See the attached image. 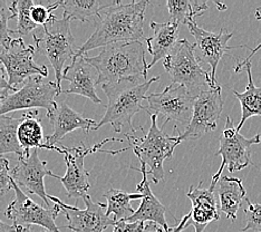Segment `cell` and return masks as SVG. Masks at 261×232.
<instances>
[{
	"label": "cell",
	"instance_id": "6da1fadb",
	"mask_svg": "<svg viewBox=\"0 0 261 232\" xmlns=\"http://www.w3.org/2000/svg\"><path fill=\"white\" fill-rule=\"evenodd\" d=\"M149 2L121 3L100 13L95 20V32L91 35L74 57L84 56L90 50L98 47H108L115 44L140 41L144 37V14Z\"/></svg>",
	"mask_w": 261,
	"mask_h": 232
},
{
	"label": "cell",
	"instance_id": "7a4b0ae2",
	"mask_svg": "<svg viewBox=\"0 0 261 232\" xmlns=\"http://www.w3.org/2000/svg\"><path fill=\"white\" fill-rule=\"evenodd\" d=\"M85 61L96 69L97 85L112 84L125 80L147 79L149 63L141 41L115 44L105 47L98 55Z\"/></svg>",
	"mask_w": 261,
	"mask_h": 232
},
{
	"label": "cell",
	"instance_id": "3957f363",
	"mask_svg": "<svg viewBox=\"0 0 261 232\" xmlns=\"http://www.w3.org/2000/svg\"><path fill=\"white\" fill-rule=\"evenodd\" d=\"M159 80L160 77L156 76L151 80H125L102 85L109 102L105 114L95 130L110 124L116 133H121L124 126H129L135 133V128L132 125L133 116L143 110L142 100L146 98L147 92L153 83Z\"/></svg>",
	"mask_w": 261,
	"mask_h": 232
},
{
	"label": "cell",
	"instance_id": "277c9868",
	"mask_svg": "<svg viewBox=\"0 0 261 232\" xmlns=\"http://www.w3.org/2000/svg\"><path fill=\"white\" fill-rule=\"evenodd\" d=\"M70 20L66 18L58 19L56 16L45 27L38 28L33 34L36 51L48 58L55 71V83L59 94H62L63 67L68 59L74 58L75 38L70 31Z\"/></svg>",
	"mask_w": 261,
	"mask_h": 232
},
{
	"label": "cell",
	"instance_id": "5b68a950",
	"mask_svg": "<svg viewBox=\"0 0 261 232\" xmlns=\"http://www.w3.org/2000/svg\"><path fill=\"white\" fill-rule=\"evenodd\" d=\"M163 66L173 84L186 87L195 97L218 86L212 82L210 73L201 67L195 55V44L186 38L177 41L174 49L163 61Z\"/></svg>",
	"mask_w": 261,
	"mask_h": 232
},
{
	"label": "cell",
	"instance_id": "8992f818",
	"mask_svg": "<svg viewBox=\"0 0 261 232\" xmlns=\"http://www.w3.org/2000/svg\"><path fill=\"white\" fill-rule=\"evenodd\" d=\"M151 127L147 134L135 138L134 134H126L133 152L139 158L141 166H145L152 181L159 183L164 177L163 163L173 156L175 147L180 144L179 136H170L158 126V115H151Z\"/></svg>",
	"mask_w": 261,
	"mask_h": 232
},
{
	"label": "cell",
	"instance_id": "52a82bcc",
	"mask_svg": "<svg viewBox=\"0 0 261 232\" xmlns=\"http://www.w3.org/2000/svg\"><path fill=\"white\" fill-rule=\"evenodd\" d=\"M219 150L216 152V156L222 158V162L217 173L212 176L211 189L215 190L218 181L221 178V174L227 166L229 172L233 173L237 171H241L248 168L251 164L250 147L261 143V133L256 134L251 139H247L241 135L234 127L231 117H227L225 126L219 138Z\"/></svg>",
	"mask_w": 261,
	"mask_h": 232
},
{
	"label": "cell",
	"instance_id": "ba28073f",
	"mask_svg": "<svg viewBox=\"0 0 261 232\" xmlns=\"http://www.w3.org/2000/svg\"><path fill=\"white\" fill-rule=\"evenodd\" d=\"M108 142H123V140L117 139V138L105 139L104 141L99 142L97 144H95L91 147H86L84 144H82L79 147H72V148L64 146L63 156L67 168L66 174L64 176L57 175L56 178H58V180L63 183V186L67 192L68 198H75V199L84 198L85 195H87L88 189L91 188L90 181H88L90 173H88L87 170H85V166H84L85 157L97 152L115 156V154L123 153L129 148V147H125L118 151L102 150V146Z\"/></svg>",
	"mask_w": 261,
	"mask_h": 232
},
{
	"label": "cell",
	"instance_id": "9c48e42d",
	"mask_svg": "<svg viewBox=\"0 0 261 232\" xmlns=\"http://www.w3.org/2000/svg\"><path fill=\"white\" fill-rule=\"evenodd\" d=\"M57 95L59 92L55 82L43 76L31 77L21 88L10 94L0 105V116L27 109H45L49 114L57 106L55 102Z\"/></svg>",
	"mask_w": 261,
	"mask_h": 232
},
{
	"label": "cell",
	"instance_id": "30bf717a",
	"mask_svg": "<svg viewBox=\"0 0 261 232\" xmlns=\"http://www.w3.org/2000/svg\"><path fill=\"white\" fill-rule=\"evenodd\" d=\"M195 98L197 97L193 96L186 87L172 83L161 93L147 95L145 98L147 106H143V110L149 113L151 111L155 112L154 114L156 115H163L165 118L163 126L168 122L174 121L187 127L191 122Z\"/></svg>",
	"mask_w": 261,
	"mask_h": 232
},
{
	"label": "cell",
	"instance_id": "8fae6325",
	"mask_svg": "<svg viewBox=\"0 0 261 232\" xmlns=\"http://www.w3.org/2000/svg\"><path fill=\"white\" fill-rule=\"evenodd\" d=\"M13 190L16 198L7 207L5 216L13 221L16 228L18 227H31L33 224L40 225L49 232H61L55 223L62 208L58 204L51 207L40 205L34 202L29 196L17 186L11 178Z\"/></svg>",
	"mask_w": 261,
	"mask_h": 232
},
{
	"label": "cell",
	"instance_id": "7c38bea8",
	"mask_svg": "<svg viewBox=\"0 0 261 232\" xmlns=\"http://www.w3.org/2000/svg\"><path fill=\"white\" fill-rule=\"evenodd\" d=\"M221 86L209 88L199 94L195 98L191 122L186 127L185 132L177 131L180 144L185 141L199 140L207 132H212L218 126V121L223 110V98Z\"/></svg>",
	"mask_w": 261,
	"mask_h": 232
},
{
	"label": "cell",
	"instance_id": "4fadbf2b",
	"mask_svg": "<svg viewBox=\"0 0 261 232\" xmlns=\"http://www.w3.org/2000/svg\"><path fill=\"white\" fill-rule=\"evenodd\" d=\"M36 48L26 45L23 38H14L8 48L0 51V63L4 65L8 82L11 87L17 89L34 76H48V68L45 65H37L34 61Z\"/></svg>",
	"mask_w": 261,
	"mask_h": 232
},
{
	"label": "cell",
	"instance_id": "5bb4252c",
	"mask_svg": "<svg viewBox=\"0 0 261 232\" xmlns=\"http://www.w3.org/2000/svg\"><path fill=\"white\" fill-rule=\"evenodd\" d=\"M48 198L62 208L68 221L66 228L73 232H104L109 227H114L116 222L113 218L106 216L104 211L106 204L100 202L95 203L88 194L83 198L86 205L84 210L64 203L54 195H48Z\"/></svg>",
	"mask_w": 261,
	"mask_h": 232
},
{
	"label": "cell",
	"instance_id": "9a60e30c",
	"mask_svg": "<svg viewBox=\"0 0 261 232\" xmlns=\"http://www.w3.org/2000/svg\"><path fill=\"white\" fill-rule=\"evenodd\" d=\"M187 26L195 39V55L199 62L209 65L211 68V80L217 84L216 73L219 63L225 53L236 48V47L228 46L229 40L233 37L234 33H228L224 28H221L218 33L207 32L199 27L195 21L189 22Z\"/></svg>",
	"mask_w": 261,
	"mask_h": 232
},
{
	"label": "cell",
	"instance_id": "2e32d148",
	"mask_svg": "<svg viewBox=\"0 0 261 232\" xmlns=\"http://www.w3.org/2000/svg\"><path fill=\"white\" fill-rule=\"evenodd\" d=\"M47 162L39 159L38 150H33L28 157L18 159L15 168L11 170V178L21 190L36 194L45 202L46 207H51L49 198L46 193L45 177L51 176L56 178V174L46 168Z\"/></svg>",
	"mask_w": 261,
	"mask_h": 232
},
{
	"label": "cell",
	"instance_id": "e0dca14e",
	"mask_svg": "<svg viewBox=\"0 0 261 232\" xmlns=\"http://www.w3.org/2000/svg\"><path fill=\"white\" fill-rule=\"evenodd\" d=\"M97 79L96 69L85 61L84 56L74 57L72 64L63 71V80L69 82L68 89L63 91V93L81 95L95 104H100L102 99L98 97L95 89L97 85Z\"/></svg>",
	"mask_w": 261,
	"mask_h": 232
},
{
	"label": "cell",
	"instance_id": "ac0fdd59",
	"mask_svg": "<svg viewBox=\"0 0 261 232\" xmlns=\"http://www.w3.org/2000/svg\"><path fill=\"white\" fill-rule=\"evenodd\" d=\"M46 115L49 118L53 127L51 134L45 138L46 144L48 145H56L65 135L75 130H82L85 134H88L91 130H95L97 126V123L94 120L83 117L66 103L57 104L56 109Z\"/></svg>",
	"mask_w": 261,
	"mask_h": 232
},
{
	"label": "cell",
	"instance_id": "d6986e66",
	"mask_svg": "<svg viewBox=\"0 0 261 232\" xmlns=\"http://www.w3.org/2000/svg\"><path fill=\"white\" fill-rule=\"evenodd\" d=\"M187 196L192 203L189 225H192L195 232H204L212 221L220 219L215 190L202 188V183H200L199 187H190Z\"/></svg>",
	"mask_w": 261,
	"mask_h": 232
},
{
	"label": "cell",
	"instance_id": "ffe728a7",
	"mask_svg": "<svg viewBox=\"0 0 261 232\" xmlns=\"http://www.w3.org/2000/svg\"><path fill=\"white\" fill-rule=\"evenodd\" d=\"M130 169L139 171L142 173V181L136 186V190L139 193L142 194V202L139 207V209L134 212L133 216L126 219L127 222H155L161 225L165 232L169 231V225L165 219V212H167V208H165L161 202L158 200V198L154 195L153 191L150 188V182L147 178V171L145 166H141V169L130 166Z\"/></svg>",
	"mask_w": 261,
	"mask_h": 232
},
{
	"label": "cell",
	"instance_id": "44dd1931",
	"mask_svg": "<svg viewBox=\"0 0 261 232\" xmlns=\"http://www.w3.org/2000/svg\"><path fill=\"white\" fill-rule=\"evenodd\" d=\"M153 36L146 38L147 50L152 55V61L149 63V70L155 65L160 59L167 58L177 44V36L180 32V25L171 21L159 23L151 22Z\"/></svg>",
	"mask_w": 261,
	"mask_h": 232
},
{
	"label": "cell",
	"instance_id": "7402d4cb",
	"mask_svg": "<svg viewBox=\"0 0 261 232\" xmlns=\"http://www.w3.org/2000/svg\"><path fill=\"white\" fill-rule=\"evenodd\" d=\"M38 111L34 110L26 112L21 115V122L18 127V141L25 152V157L31 154L32 150L46 148V150L56 151L59 154H64V146L59 147L56 145H48L44 143V131L40 120L37 117Z\"/></svg>",
	"mask_w": 261,
	"mask_h": 232
},
{
	"label": "cell",
	"instance_id": "603a6c76",
	"mask_svg": "<svg viewBox=\"0 0 261 232\" xmlns=\"http://www.w3.org/2000/svg\"><path fill=\"white\" fill-rule=\"evenodd\" d=\"M215 192L219 198L220 210L231 221H234L243 200L247 199L242 181L238 177L221 176L215 188Z\"/></svg>",
	"mask_w": 261,
	"mask_h": 232
},
{
	"label": "cell",
	"instance_id": "cb8c5ba5",
	"mask_svg": "<svg viewBox=\"0 0 261 232\" xmlns=\"http://www.w3.org/2000/svg\"><path fill=\"white\" fill-rule=\"evenodd\" d=\"M246 67L248 74V85L246 91L243 93H238L233 89V94L241 105V118L239 124L237 125V131L242 128L243 124L246 123L248 118L252 116H261V87L254 85L251 71V63L240 61L237 63L234 67V73H240L241 69Z\"/></svg>",
	"mask_w": 261,
	"mask_h": 232
},
{
	"label": "cell",
	"instance_id": "d4e9b609",
	"mask_svg": "<svg viewBox=\"0 0 261 232\" xmlns=\"http://www.w3.org/2000/svg\"><path fill=\"white\" fill-rule=\"evenodd\" d=\"M63 9V18L68 20H80L85 22L95 21L100 13L113 6L121 4L120 0H64L55 2Z\"/></svg>",
	"mask_w": 261,
	"mask_h": 232
},
{
	"label": "cell",
	"instance_id": "484cf974",
	"mask_svg": "<svg viewBox=\"0 0 261 232\" xmlns=\"http://www.w3.org/2000/svg\"><path fill=\"white\" fill-rule=\"evenodd\" d=\"M104 198L108 201L105 213L108 217L113 216L115 221L126 220L133 216L135 210L130 205V201L142 199L141 193H128L123 190L111 188L104 194Z\"/></svg>",
	"mask_w": 261,
	"mask_h": 232
},
{
	"label": "cell",
	"instance_id": "4316f807",
	"mask_svg": "<svg viewBox=\"0 0 261 232\" xmlns=\"http://www.w3.org/2000/svg\"><path fill=\"white\" fill-rule=\"evenodd\" d=\"M170 20L176 25H188L195 21V18L202 16L209 9L206 2L199 0H169L167 3Z\"/></svg>",
	"mask_w": 261,
	"mask_h": 232
},
{
	"label": "cell",
	"instance_id": "83f0119b",
	"mask_svg": "<svg viewBox=\"0 0 261 232\" xmlns=\"http://www.w3.org/2000/svg\"><path fill=\"white\" fill-rule=\"evenodd\" d=\"M21 117L17 118L9 115L0 116V158L5 154L14 153L18 159L25 158L20 143L18 141V127Z\"/></svg>",
	"mask_w": 261,
	"mask_h": 232
},
{
	"label": "cell",
	"instance_id": "f1b7e54d",
	"mask_svg": "<svg viewBox=\"0 0 261 232\" xmlns=\"http://www.w3.org/2000/svg\"><path fill=\"white\" fill-rule=\"evenodd\" d=\"M35 5L32 0H18L10 4V11L13 14V19H17V31H11V35H16L17 38H23L28 34L36 31L38 28L35 25L31 17V10Z\"/></svg>",
	"mask_w": 261,
	"mask_h": 232
},
{
	"label": "cell",
	"instance_id": "f546056e",
	"mask_svg": "<svg viewBox=\"0 0 261 232\" xmlns=\"http://www.w3.org/2000/svg\"><path fill=\"white\" fill-rule=\"evenodd\" d=\"M13 19V14L10 11V5L8 3L0 0V46L4 49L8 48L10 46L11 41H13V37L8 29V21Z\"/></svg>",
	"mask_w": 261,
	"mask_h": 232
},
{
	"label": "cell",
	"instance_id": "4dcf8cb0",
	"mask_svg": "<svg viewBox=\"0 0 261 232\" xmlns=\"http://www.w3.org/2000/svg\"><path fill=\"white\" fill-rule=\"evenodd\" d=\"M246 202L248 207L243 209L246 216V227L241 229L240 232H261V204L251 203L248 199H246Z\"/></svg>",
	"mask_w": 261,
	"mask_h": 232
},
{
	"label": "cell",
	"instance_id": "1f68e13d",
	"mask_svg": "<svg viewBox=\"0 0 261 232\" xmlns=\"http://www.w3.org/2000/svg\"><path fill=\"white\" fill-rule=\"evenodd\" d=\"M57 8L56 3H48L47 5L35 4L31 10L32 20L37 27H45L53 19V11Z\"/></svg>",
	"mask_w": 261,
	"mask_h": 232
},
{
	"label": "cell",
	"instance_id": "d6a6232c",
	"mask_svg": "<svg viewBox=\"0 0 261 232\" xmlns=\"http://www.w3.org/2000/svg\"><path fill=\"white\" fill-rule=\"evenodd\" d=\"M13 189L11 176L9 175V161L2 157L0 158V194L5 195Z\"/></svg>",
	"mask_w": 261,
	"mask_h": 232
},
{
	"label": "cell",
	"instance_id": "836d02e7",
	"mask_svg": "<svg viewBox=\"0 0 261 232\" xmlns=\"http://www.w3.org/2000/svg\"><path fill=\"white\" fill-rule=\"evenodd\" d=\"M144 225L145 222H127L126 220H120L115 222L113 232H142Z\"/></svg>",
	"mask_w": 261,
	"mask_h": 232
},
{
	"label": "cell",
	"instance_id": "e575fe53",
	"mask_svg": "<svg viewBox=\"0 0 261 232\" xmlns=\"http://www.w3.org/2000/svg\"><path fill=\"white\" fill-rule=\"evenodd\" d=\"M6 89H9V91H15V92L17 91L16 88L11 87L9 85L7 73H6V69L4 67V65L0 63V92L6 91Z\"/></svg>",
	"mask_w": 261,
	"mask_h": 232
},
{
	"label": "cell",
	"instance_id": "d590c367",
	"mask_svg": "<svg viewBox=\"0 0 261 232\" xmlns=\"http://www.w3.org/2000/svg\"><path fill=\"white\" fill-rule=\"evenodd\" d=\"M189 219H190V214L188 213V214H186L185 217L182 218L181 221L177 223L175 227L170 228L168 232H183V230L189 227Z\"/></svg>",
	"mask_w": 261,
	"mask_h": 232
},
{
	"label": "cell",
	"instance_id": "8d00e7d4",
	"mask_svg": "<svg viewBox=\"0 0 261 232\" xmlns=\"http://www.w3.org/2000/svg\"><path fill=\"white\" fill-rule=\"evenodd\" d=\"M142 232H165V231L160 224L149 221V222H145L144 229Z\"/></svg>",
	"mask_w": 261,
	"mask_h": 232
},
{
	"label": "cell",
	"instance_id": "74e56055",
	"mask_svg": "<svg viewBox=\"0 0 261 232\" xmlns=\"http://www.w3.org/2000/svg\"><path fill=\"white\" fill-rule=\"evenodd\" d=\"M0 232H17V228L14 224H8L0 220Z\"/></svg>",
	"mask_w": 261,
	"mask_h": 232
},
{
	"label": "cell",
	"instance_id": "f35d334b",
	"mask_svg": "<svg viewBox=\"0 0 261 232\" xmlns=\"http://www.w3.org/2000/svg\"><path fill=\"white\" fill-rule=\"evenodd\" d=\"M13 93H15V91H9V89H6V91L0 92V105H2L6 100V98H7L9 95Z\"/></svg>",
	"mask_w": 261,
	"mask_h": 232
},
{
	"label": "cell",
	"instance_id": "ab89813d",
	"mask_svg": "<svg viewBox=\"0 0 261 232\" xmlns=\"http://www.w3.org/2000/svg\"><path fill=\"white\" fill-rule=\"evenodd\" d=\"M259 49H261V44L260 45H258L257 47H256V48H254V49H250V55H249L247 58H245V59H243V61H245V62H249V61H250V58L254 55V54H256Z\"/></svg>",
	"mask_w": 261,
	"mask_h": 232
},
{
	"label": "cell",
	"instance_id": "60d3db41",
	"mask_svg": "<svg viewBox=\"0 0 261 232\" xmlns=\"http://www.w3.org/2000/svg\"><path fill=\"white\" fill-rule=\"evenodd\" d=\"M17 232H32L31 227H18ZM41 232H49V231H41Z\"/></svg>",
	"mask_w": 261,
	"mask_h": 232
},
{
	"label": "cell",
	"instance_id": "b9f144b4",
	"mask_svg": "<svg viewBox=\"0 0 261 232\" xmlns=\"http://www.w3.org/2000/svg\"><path fill=\"white\" fill-rule=\"evenodd\" d=\"M254 16H256V18H257L258 20H261V6L257 8L256 13H254Z\"/></svg>",
	"mask_w": 261,
	"mask_h": 232
}]
</instances>
